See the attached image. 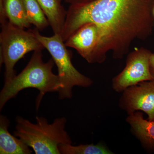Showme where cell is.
I'll use <instances>...</instances> for the list:
<instances>
[{
    "instance_id": "8992f818",
    "label": "cell",
    "mask_w": 154,
    "mask_h": 154,
    "mask_svg": "<svg viewBox=\"0 0 154 154\" xmlns=\"http://www.w3.org/2000/svg\"><path fill=\"white\" fill-rule=\"evenodd\" d=\"M152 53L142 47L128 54L123 70L112 79L113 90L122 93L127 88L142 82L151 81L149 61Z\"/></svg>"
},
{
    "instance_id": "6da1fadb",
    "label": "cell",
    "mask_w": 154,
    "mask_h": 154,
    "mask_svg": "<svg viewBox=\"0 0 154 154\" xmlns=\"http://www.w3.org/2000/svg\"><path fill=\"white\" fill-rule=\"evenodd\" d=\"M154 0H95L83 5H70L61 37L66 41L83 25L93 23L101 34L97 63H102L107 53L121 59L137 39L145 40L154 25Z\"/></svg>"
},
{
    "instance_id": "2e32d148",
    "label": "cell",
    "mask_w": 154,
    "mask_h": 154,
    "mask_svg": "<svg viewBox=\"0 0 154 154\" xmlns=\"http://www.w3.org/2000/svg\"><path fill=\"white\" fill-rule=\"evenodd\" d=\"M149 69L152 77V82L154 84V53H152L149 61Z\"/></svg>"
},
{
    "instance_id": "277c9868",
    "label": "cell",
    "mask_w": 154,
    "mask_h": 154,
    "mask_svg": "<svg viewBox=\"0 0 154 154\" xmlns=\"http://www.w3.org/2000/svg\"><path fill=\"white\" fill-rule=\"evenodd\" d=\"M36 38L41 42L52 57L58 69V75L61 84L58 93L59 99H70L72 97V89L75 86L88 88L93 85V80L80 73L72 62V54L58 34L48 37L42 36L38 29H31Z\"/></svg>"
},
{
    "instance_id": "30bf717a",
    "label": "cell",
    "mask_w": 154,
    "mask_h": 154,
    "mask_svg": "<svg viewBox=\"0 0 154 154\" xmlns=\"http://www.w3.org/2000/svg\"><path fill=\"white\" fill-rule=\"evenodd\" d=\"M9 119L0 115V154H30L32 151L19 138L13 135L8 130Z\"/></svg>"
},
{
    "instance_id": "8fae6325",
    "label": "cell",
    "mask_w": 154,
    "mask_h": 154,
    "mask_svg": "<svg viewBox=\"0 0 154 154\" xmlns=\"http://www.w3.org/2000/svg\"><path fill=\"white\" fill-rule=\"evenodd\" d=\"M49 22L53 33L61 36L67 11L61 4V0H36Z\"/></svg>"
},
{
    "instance_id": "4fadbf2b",
    "label": "cell",
    "mask_w": 154,
    "mask_h": 154,
    "mask_svg": "<svg viewBox=\"0 0 154 154\" xmlns=\"http://www.w3.org/2000/svg\"><path fill=\"white\" fill-rule=\"evenodd\" d=\"M26 15L30 24L39 31L49 25V22L36 0H23Z\"/></svg>"
},
{
    "instance_id": "52a82bcc",
    "label": "cell",
    "mask_w": 154,
    "mask_h": 154,
    "mask_svg": "<svg viewBox=\"0 0 154 154\" xmlns=\"http://www.w3.org/2000/svg\"><path fill=\"white\" fill-rule=\"evenodd\" d=\"M119 105L128 114L143 111L148 120L154 121V84L152 81L142 82L122 92Z\"/></svg>"
},
{
    "instance_id": "5b68a950",
    "label": "cell",
    "mask_w": 154,
    "mask_h": 154,
    "mask_svg": "<svg viewBox=\"0 0 154 154\" xmlns=\"http://www.w3.org/2000/svg\"><path fill=\"white\" fill-rule=\"evenodd\" d=\"M0 63L5 65V83L15 75L17 62L30 51L44 48L31 29L25 30L11 24L9 20L1 23Z\"/></svg>"
},
{
    "instance_id": "7c38bea8",
    "label": "cell",
    "mask_w": 154,
    "mask_h": 154,
    "mask_svg": "<svg viewBox=\"0 0 154 154\" xmlns=\"http://www.w3.org/2000/svg\"><path fill=\"white\" fill-rule=\"evenodd\" d=\"M9 22L19 28H30L23 0H0Z\"/></svg>"
},
{
    "instance_id": "e0dca14e",
    "label": "cell",
    "mask_w": 154,
    "mask_h": 154,
    "mask_svg": "<svg viewBox=\"0 0 154 154\" xmlns=\"http://www.w3.org/2000/svg\"><path fill=\"white\" fill-rule=\"evenodd\" d=\"M152 12H153V16H154V8H153V9Z\"/></svg>"
},
{
    "instance_id": "9c48e42d",
    "label": "cell",
    "mask_w": 154,
    "mask_h": 154,
    "mask_svg": "<svg viewBox=\"0 0 154 154\" xmlns=\"http://www.w3.org/2000/svg\"><path fill=\"white\" fill-rule=\"evenodd\" d=\"M126 121L134 135L140 142L146 152L154 154V121L144 118L142 112L136 111L128 114Z\"/></svg>"
},
{
    "instance_id": "5bb4252c",
    "label": "cell",
    "mask_w": 154,
    "mask_h": 154,
    "mask_svg": "<svg viewBox=\"0 0 154 154\" xmlns=\"http://www.w3.org/2000/svg\"><path fill=\"white\" fill-rule=\"evenodd\" d=\"M60 154H113V152L102 143L96 144H80L73 146L72 144L60 146Z\"/></svg>"
},
{
    "instance_id": "9a60e30c",
    "label": "cell",
    "mask_w": 154,
    "mask_h": 154,
    "mask_svg": "<svg viewBox=\"0 0 154 154\" xmlns=\"http://www.w3.org/2000/svg\"><path fill=\"white\" fill-rule=\"evenodd\" d=\"M95 0H65L66 2L70 5H83L93 2Z\"/></svg>"
},
{
    "instance_id": "ba28073f",
    "label": "cell",
    "mask_w": 154,
    "mask_h": 154,
    "mask_svg": "<svg viewBox=\"0 0 154 154\" xmlns=\"http://www.w3.org/2000/svg\"><path fill=\"white\" fill-rule=\"evenodd\" d=\"M101 34L93 23L83 25L65 42L67 47L72 48L89 63H97V54Z\"/></svg>"
},
{
    "instance_id": "7a4b0ae2",
    "label": "cell",
    "mask_w": 154,
    "mask_h": 154,
    "mask_svg": "<svg viewBox=\"0 0 154 154\" xmlns=\"http://www.w3.org/2000/svg\"><path fill=\"white\" fill-rule=\"evenodd\" d=\"M33 51L30 61L19 75L5 83L0 93V110L9 100L15 98L20 91L27 88H35L39 92L36 99L38 109L43 96L46 93L58 92L61 84L58 75L53 72L54 62L52 58L47 62L42 59V50Z\"/></svg>"
},
{
    "instance_id": "3957f363",
    "label": "cell",
    "mask_w": 154,
    "mask_h": 154,
    "mask_svg": "<svg viewBox=\"0 0 154 154\" xmlns=\"http://www.w3.org/2000/svg\"><path fill=\"white\" fill-rule=\"evenodd\" d=\"M33 123L20 116L16 117L14 135L21 139L36 154H60V146L72 144L65 130L66 119L60 117L49 124L47 119L36 116Z\"/></svg>"
}]
</instances>
